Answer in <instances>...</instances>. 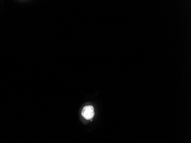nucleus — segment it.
I'll list each match as a JSON object with an SVG mask.
<instances>
[{"label": "nucleus", "instance_id": "f257e3e1", "mask_svg": "<svg viewBox=\"0 0 191 143\" xmlns=\"http://www.w3.org/2000/svg\"><path fill=\"white\" fill-rule=\"evenodd\" d=\"M82 115L87 120L92 119L94 116V108L91 105L85 107L82 111Z\"/></svg>", "mask_w": 191, "mask_h": 143}]
</instances>
